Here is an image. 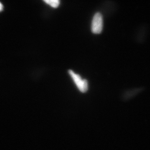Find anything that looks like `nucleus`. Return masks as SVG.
<instances>
[{
    "mask_svg": "<svg viewBox=\"0 0 150 150\" xmlns=\"http://www.w3.org/2000/svg\"><path fill=\"white\" fill-rule=\"evenodd\" d=\"M68 73L81 92L84 93L87 91L88 85V82L86 79H82L80 75L76 74L72 70H69Z\"/></svg>",
    "mask_w": 150,
    "mask_h": 150,
    "instance_id": "1",
    "label": "nucleus"
},
{
    "mask_svg": "<svg viewBox=\"0 0 150 150\" xmlns=\"http://www.w3.org/2000/svg\"><path fill=\"white\" fill-rule=\"evenodd\" d=\"M103 28V18L100 12L95 14L91 23V31L94 34H99Z\"/></svg>",
    "mask_w": 150,
    "mask_h": 150,
    "instance_id": "2",
    "label": "nucleus"
},
{
    "mask_svg": "<svg viewBox=\"0 0 150 150\" xmlns=\"http://www.w3.org/2000/svg\"><path fill=\"white\" fill-rule=\"evenodd\" d=\"M44 1L47 4L49 5L54 8H57L58 7L60 4V1L59 0H46Z\"/></svg>",
    "mask_w": 150,
    "mask_h": 150,
    "instance_id": "3",
    "label": "nucleus"
},
{
    "mask_svg": "<svg viewBox=\"0 0 150 150\" xmlns=\"http://www.w3.org/2000/svg\"><path fill=\"white\" fill-rule=\"evenodd\" d=\"M3 10V6L2 4L0 2V12L1 11Z\"/></svg>",
    "mask_w": 150,
    "mask_h": 150,
    "instance_id": "4",
    "label": "nucleus"
}]
</instances>
